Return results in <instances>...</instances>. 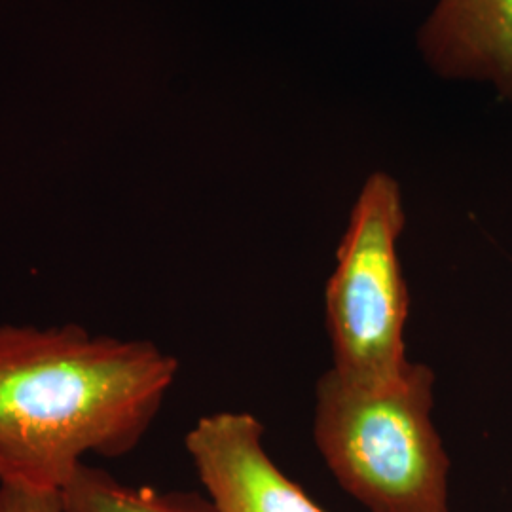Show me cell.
<instances>
[{
    "label": "cell",
    "instance_id": "obj_1",
    "mask_svg": "<svg viewBox=\"0 0 512 512\" xmlns=\"http://www.w3.org/2000/svg\"><path fill=\"white\" fill-rule=\"evenodd\" d=\"M179 376L148 340L76 323L0 325V486L63 492L86 458L145 439Z\"/></svg>",
    "mask_w": 512,
    "mask_h": 512
},
{
    "label": "cell",
    "instance_id": "obj_2",
    "mask_svg": "<svg viewBox=\"0 0 512 512\" xmlns=\"http://www.w3.org/2000/svg\"><path fill=\"white\" fill-rule=\"evenodd\" d=\"M435 372L410 363L389 385L329 368L315 385L313 440L334 480L370 512H450V458L433 421Z\"/></svg>",
    "mask_w": 512,
    "mask_h": 512
},
{
    "label": "cell",
    "instance_id": "obj_3",
    "mask_svg": "<svg viewBox=\"0 0 512 512\" xmlns=\"http://www.w3.org/2000/svg\"><path fill=\"white\" fill-rule=\"evenodd\" d=\"M406 226L399 181L374 171L349 211L325 291L332 370L366 387L401 380L410 368L404 329L410 296L399 256Z\"/></svg>",
    "mask_w": 512,
    "mask_h": 512
},
{
    "label": "cell",
    "instance_id": "obj_4",
    "mask_svg": "<svg viewBox=\"0 0 512 512\" xmlns=\"http://www.w3.org/2000/svg\"><path fill=\"white\" fill-rule=\"evenodd\" d=\"M264 423L251 412L202 416L184 448L217 512H325L285 475L264 444Z\"/></svg>",
    "mask_w": 512,
    "mask_h": 512
},
{
    "label": "cell",
    "instance_id": "obj_5",
    "mask_svg": "<svg viewBox=\"0 0 512 512\" xmlns=\"http://www.w3.org/2000/svg\"><path fill=\"white\" fill-rule=\"evenodd\" d=\"M418 50L442 80L488 84L512 105V0H437Z\"/></svg>",
    "mask_w": 512,
    "mask_h": 512
},
{
    "label": "cell",
    "instance_id": "obj_6",
    "mask_svg": "<svg viewBox=\"0 0 512 512\" xmlns=\"http://www.w3.org/2000/svg\"><path fill=\"white\" fill-rule=\"evenodd\" d=\"M61 499L65 512H217L200 495L129 486L90 463L76 471Z\"/></svg>",
    "mask_w": 512,
    "mask_h": 512
},
{
    "label": "cell",
    "instance_id": "obj_7",
    "mask_svg": "<svg viewBox=\"0 0 512 512\" xmlns=\"http://www.w3.org/2000/svg\"><path fill=\"white\" fill-rule=\"evenodd\" d=\"M0 512H65L59 492L0 486Z\"/></svg>",
    "mask_w": 512,
    "mask_h": 512
}]
</instances>
